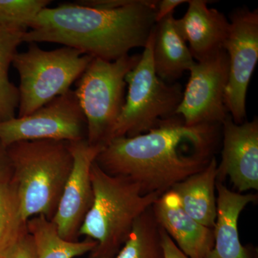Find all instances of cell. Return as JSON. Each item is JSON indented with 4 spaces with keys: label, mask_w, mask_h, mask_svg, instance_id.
Returning a JSON list of instances; mask_svg holds the SVG:
<instances>
[{
    "label": "cell",
    "mask_w": 258,
    "mask_h": 258,
    "mask_svg": "<svg viewBox=\"0 0 258 258\" xmlns=\"http://www.w3.org/2000/svg\"><path fill=\"white\" fill-rule=\"evenodd\" d=\"M220 125L188 126L176 115L147 133L111 139L95 161L108 174L137 183L144 194L161 196L208 166Z\"/></svg>",
    "instance_id": "6da1fadb"
},
{
    "label": "cell",
    "mask_w": 258,
    "mask_h": 258,
    "mask_svg": "<svg viewBox=\"0 0 258 258\" xmlns=\"http://www.w3.org/2000/svg\"><path fill=\"white\" fill-rule=\"evenodd\" d=\"M159 2L86 0L47 8L35 19L23 42H52L96 58L114 61L145 47L156 25Z\"/></svg>",
    "instance_id": "7a4b0ae2"
},
{
    "label": "cell",
    "mask_w": 258,
    "mask_h": 258,
    "mask_svg": "<svg viewBox=\"0 0 258 258\" xmlns=\"http://www.w3.org/2000/svg\"><path fill=\"white\" fill-rule=\"evenodd\" d=\"M93 202L79 236L96 241L89 258H115L128 238L134 222L155 203L158 194H144L137 183L111 175L96 161L91 169Z\"/></svg>",
    "instance_id": "3957f363"
},
{
    "label": "cell",
    "mask_w": 258,
    "mask_h": 258,
    "mask_svg": "<svg viewBox=\"0 0 258 258\" xmlns=\"http://www.w3.org/2000/svg\"><path fill=\"white\" fill-rule=\"evenodd\" d=\"M7 152L23 218L43 215L52 221L74 164L69 142H20Z\"/></svg>",
    "instance_id": "277c9868"
},
{
    "label": "cell",
    "mask_w": 258,
    "mask_h": 258,
    "mask_svg": "<svg viewBox=\"0 0 258 258\" xmlns=\"http://www.w3.org/2000/svg\"><path fill=\"white\" fill-rule=\"evenodd\" d=\"M18 52L13 64L20 76L19 116L31 114L67 93L82 76L93 57L73 47L44 50L35 42Z\"/></svg>",
    "instance_id": "5b68a950"
},
{
    "label": "cell",
    "mask_w": 258,
    "mask_h": 258,
    "mask_svg": "<svg viewBox=\"0 0 258 258\" xmlns=\"http://www.w3.org/2000/svg\"><path fill=\"white\" fill-rule=\"evenodd\" d=\"M141 55L114 61L93 57L74 90L87 123L88 144L105 147L111 141L125 103V76Z\"/></svg>",
    "instance_id": "8992f818"
},
{
    "label": "cell",
    "mask_w": 258,
    "mask_h": 258,
    "mask_svg": "<svg viewBox=\"0 0 258 258\" xmlns=\"http://www.w3.org/2000/svg\"><path fill=\"white\" fill-rule=\"evenodd\" d=\"M154 38L153 29L138 63L125 76L128 93L111 139L147 133L162 120L176 115L182 99V87L158 77L153 62Z\"/></svg>",
    "instance_id": "52a82bcc"
},
{
    "label": "cell",
    "mask_w": 258,
    "mask_h": 258,
    "mask_svg": "<svg viewBox=\"0 0 258 258\" xmlns=\"http://www.w3.org/2000/svg\"><path fill=\"white\" fill-rule=\"evenodd\" d=\"M86 137V118L71 89L31 114L0 122V143L6 149L20 142H74Z\"/></svg>",
    "instance_id": "ba28073f"
},
{
    "label": "cell",
    "mask_w": 258,
    "mask_h": 258,
    "mask_svg": "<svg viewBox=\"0 0 258 258\" xmlns=\"http://www.w3.org/2000/svg\"><path fill=\"white\" fill-rule=\"evenodd\" d=\"M230 30L224 43L229 58L225 105L237 124L246 118V96L258 60V10L238 8L230 15Z\"/></svg>",
    "instance_id": "9c48e42d"
},
{
    "label": "cell",
    "mask_w": 258,
    "mask_h": 258,
    "mask_svg": "<svg viewBox=\"0 0 258 258\" xmlns=\"http://www.w3.org/2000/svg\"><path fill=\"white\" fill-rule=\"evenodd\" d=\"M189 72L176 115H180L188 126L221 125L229 115L225 105L229 76L227 52L222 48L203 60L196 61Z\"/></svg>",
    "instance_id": "30bf717a"
},
{
    "label": "cell",
    "mask_w": 258,
    "mask_h": 258,
    "mask_svg": "<svg viewBox=\"0 0 258 258\" xmlns=\"http://www.w3.org/2000/svg\"><path fill=\"white\" fill-rule=\"evenodd\" d=\"M69 147L74 164L52 222L64 240L79 241L80 230L94 198L91 166L103 147L91 145L86 139L69 142Z\"/></svg>",
    "instance_id": "8fae6325"
},
{
    "label": "cell",
    "mask_w": 258,
    "mask_h": 258,
    "mask_svg": "<svg viewBox=\"0 0 258 258\" xmlns=\"http://www.w3.org/2000/svg\"><path fill=\"white\" fill-rule=\"evenodd\" d=\"M223 149L217 181L228 176L242 193L258 189V120L237 124L230 114L222 122Z\"/></svg>",
    "instance_id": "7c38bea8"
},
{
    "label": "cell",
    "mask_w": 258,
    "mask_h": 258,
    "mask_svg": "<svg viewBox=\"0 0 258 258\" xmlns=\"http://www.w3.org/2000/svg\"><path fill=\"white\" fill-rule=\"evenodd\" d=\"M154 217L180 250L189 258H205L214 244L213 229L199 223L184 211L179 197L166 191L152 205Z\"/></svg>",
    "instance_id": "4fadbf2b"
},
{
    "label": "cell",
    "mask_w": 258,
    "mask_h": 258,
    "mask_svg": "<svg viewBox=\"0 0 258 258\" xmlns=\"http://www.w3.org/2000/svg\"><path fill=\"white\" fill-rule=\"evenodd\" d=\"M209 2L189 0L187 11L174 23L195 60L201 61L223 48L229 30L230 21L223 13L209 8Z\"/></svg>",
    "instance_id": "5bb4252c"
},
{
    "label": "cell",
    "mask_w": 258,
    "mask_h": 258,
    "mask_svg": "<svg viewBox=\"0 0 258 258\" xmlns=\"http://www.w3.org/2000/svg\"><path fill=\"white\" fill-rule=\"evenodd\" d=\"M217 218L214 227V244L205 258H252L241 243L238 220L241 212L257 195L235 192L222 182L216 183Z\"/></svg>",
    "instance_id": "9a60e30c"
},
{
    "label": "cell",
    "mask_w": 258,
    "mask_h": 258,
    "mask_svg": "<svg viewBox=\"0 0 258 258\" xmlns=\"http://www.w3.org/2000/svg\"><path fill=\"white\" fill-rule=\"evenodd\" d=\"M171 13L156 23L154 28L153 62L159 79L174 83L184 71H189L196 61L186 42L180 35Z\"/></svg>",
    "instance_id": "2e32d148"
},
{
    "label": "cell",
    "mask_w": 258,
    "mask_h": 258,
    "mask_svg": "<svg viewBox=\"0 0 258 258\" xmlns=\"http://www.w3.org/2000/svg\"><path fill=\"white\" fill-rule=\"evenodd\" d=\"M215 157L203 170L190 176L173 186L184 211L205 227L213 229L217 218L215 195L217 176Z\"/></svg>",
    "instance_id": "e0dca14e"
},
{
    "label": "cell",
    "mask_w": 258,
    "mask_h": 258,
    "mask_svg": "<svg viewBox=\"0 0 258 258\" xmlns=\"http://www.w3.org/2000/svg\"><path fill=\"white\" fill-rule=\"evenodd\" d=\"M29 233L35 244V258H75L91 252L96 241L86 238L83 241L64 240L57 227L43 215H37L27 222Z\"/></svg>",
    "instance_id": "ac0fdd59"
},
{
    "label": "cell",
    "mask_w": 258,
    "mask_h": 258,
    "mask_svg": "<svg viewBox=\"0 0 258 258\" xmlns=\"http://www.w3.org/2000/svg\"><path fill=\"white\" fill-rule=\"evenodd\" d=\"M27 29L0 23V122L12 119L19 106V90L9 79V69Z\"/></svg>",
    "instance_id": "d6986e66"
},
{
    "label": "cell",
    "mask_w": 258,
    "mask_h": 258,
    "mask_svg": "<svg viewBox=\"0 0 258 258\" xmlns=\"http://www.w3.org/2000/svg\"><path fill=\"white\" fill-rule=\"evenodd\" d=\"M161 230L152 207L134 222L130 235L115 258H164Z\"/></svg>",
    "instance_id": "ffe728a7"
},
{
    "label": "cell",
    "mask_w": 258,
    "mask_h": 258,
    "mask_svg": "<svg viewBox=\"0 0 258 258\" xmlns=\"http://www.w3.org/2000/svg\"><path fill=\"white\" fill-rule=\"evenodd\" d=\"M27 222L15 183L11 179L0 184V258L28 232Z\"/></svg>",
    "instance_id": "44dd1931"
},
{
    "label": "cell",
    "mask_w": 258,
    "mask_h": 258,
    "mask_svg": "<svg viewBox=\"0 0 258 258\" xmlns=\"http://www.w3.org/2000/svg\"><path fill=\"white\" fill-rule=\"evenodd\" d=\"M49 0H0V23L28 30Z\"/></svg>",
    "instance_id": "7402d4cb"
},
{
    "label": "cell",
    "mask_w": 258,
    "mask_h": 258,
    "mask_svg": "<svg viewBox=\"0 0 258 258\" xmlns=\"http://www.w3.org/2000/svg\"><path fill=\"white\" fill-rule=\"evenodd\" d=\"M35 249L33 238L28 231L3 258H35Z\"/></svg>",
    "instance_id": "603a6c76"
},
{
    "label": "cell",
    "mask_w": 258,
    "mask_h": 258,
    "mask_svg": "<svg viewBox=\"0 0 258 258\" xmlns=\"http://www.w3.org/2000/svg\"><path fill=\"white\" fill-rule=\"evenodd\" d=\"M161 235L164 258H189L180 250L174 241L171 240V237L163 229L161 230Z\"/></svg>",
    "instance_id": "cb8c5ba5"
},
{
    "label": "cell",
    "mask_w": 258,
    "mask_h": 258,
    "mask_svg": "<svg viewBox=\"0 0 258 258\" xmlns=\"http://www.w3.org/2000/svg\"><path fill=\"white\" fill-rule=\"evenodd\" d=\"M188 0H162L158 3L155 15L156 23H159L166 16L173 13L176 7L184 3H187Z\"/></svg>",
    "instance_id": "d4e9b609"
},
{
    "label": "cell",
    "mask_w": 258,
    "mask_h": 258,
    "mask_svg": "<svg viewBox=\"0 0 258 258\" xmlns=\"http://www.w3.org/2000/svg\"><path fill=\"white\" fill-rule=\"evenodd\" d=\"M13 169L6 148L0 143V184L12 179Z\"/></svg>",
    "instance_id": "484cf974"
}]
</instances>
